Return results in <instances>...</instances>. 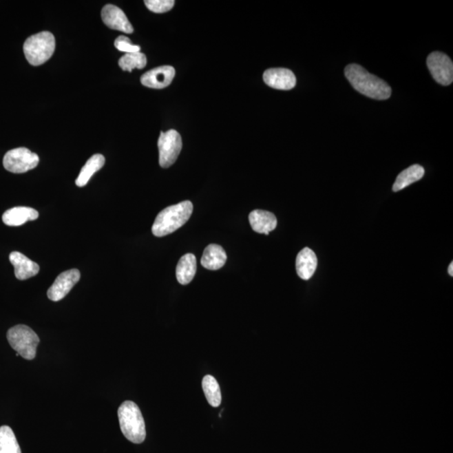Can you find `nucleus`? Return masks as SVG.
<instances>
[{"label":"nucleus","instance_id":"obj_1","mask_svg":"<svg viewBox=\"0 0 453 453\" xmlns=\"http://www.w3.org/2000/svg\"><path fill=\"white\" fill-rule=\"evenodd\" d=\"M345 76L359 93L376 101H386L391 96V87L385 81L370 74L358 64L345 68Z\"/></svg>","mask_w":453,"mask_h":453},{"label":"nucleus","instance_id":"obj_2","mask_svg":"<svg viewBox=\"0 0 453 453\" xmlns=\"http://www.w3.org/2000/svg\"><path fill=\"white\" fill-rule=\"evenodd\" d=\"M193 212L190 201H184L167 207L157 215L152 226V233L156 237H164L176 231L187 224Z\"/></svg>","mask_w":453,"mask_h":453},{"label":"nucleus","instance_id":"obj_3","mask_svg":"<svg viewBox=\"0 0 453 453\" xmlns=\"http://www.w3.org/2000/svg\"><path fill=\"white\" fill-rule=\"evenodd\" d=\"M122 433L133 443L140 444L147 437L143 416L133 401H125L118 410Z\"/></svg>","mask_w":453,"mask_h":453},{"label":"nucleus","instance_id":"obj_4","mask_svg":"<svg viewBox=\"0 0 453 453\" xmlns=\"http://www.w3.org/2000/svg\"><path fill=\"white\" fill-rule=\"evenodd\" d=\"M56 48L55 37L51 32H43L28 38L24 44V53L27 61L33 66L47 63Z\"/></svg>","mask_w":453,"mask_h":453},{"label":"nucleus","instance_id":"obj_5","mask_svg":"<svg viewBox=\"0 0 453 453\" xmlns=\"http://www.w3.org/2000/svg\"><path fill=\"white\" fill-rule=\"evenodd\" d=\"M7 339L22 358L32 360L36 357L40 339L32 328L25 325L14 326L8 331Z\"/></svg>","mask_w":453,"mask_h":453},{"label":"nucleus","instance_id":"obj_6","mask_svg":"<svg viewBox=\"0 0 453 453\" xmlns=\"http://www.w3.org/2000/svg\"><path fill=\"white\" fill-rule=\"evenodd\" d=\"M39 160L36 154L27 148L21 147L8 151L3 157V165L8 171L21 174L36 168Z\"/></svg>","mask_w":453,"mask_h":453},{"label":"nucleus","instance_id":"obj_7","mask_svg":"<svg viewBox=\"0 0 453 453\" xmlns=\"http://www.w3.org/2000/svg\"><path fill=\"white\" fill-rule=\"evenodd\" d=\"M159 163L162 168L172 166L178 160L182 149V140L175 129L161 132L158 140Z\"/></svg>","mask_w":453,"mask_h":453},{"label":"nucleus","instance_id":"obj_8","mask_svg":"<svg viewBox=\"0 0 453 453\" xmlns=\"http://www.w3.org/2000/svg\"><path fill=\"white\" fill-rule=\"evenodd\" d=\"M428 67L433 78L443 86H449L453 81V63L450 57L443 52H434L428 57Z\"/></svg>","mask_w":453,"mask_h":453},{"label":"nucleus","instance_id":"obj_9","mask_svg":"<svg viewBox=\"0 0 453 453\" xmlns=\"http://www.w3.org/2000/svg\"><path fill=\"white\" fill-rule=\"evenodd\" d=\"M81 273L76 268L63 272L57 276L55 282L49 288L48 297L52 302H59L70 293L79 282Z\"/></svg>","mask_w":453,"mask_h":453},{"label":"nucleus","instance_id":"obj_10","mask_svg":"<svg viewBox=\"0 0 453 453\" xmlns=\"http://www.w3.org/2000/svg\"><path fill=\"white\" fill-rule=\"evenodd\" d=\"M263 78L268 87L278 90H291L297 84L293 72L286 68H271L264 72Z\"/></svg>","mask_w":453,"mask_h":453},{"label":"nucleus","instance_id":"obj_11","mask_svg":"<svg viewBox=\"0 0 453 453\" xmlns=\"http://www.w3.org/2000/svg\"><path fill=\"white\" fill-rule=\"evenodd\" d=\"M176 74L175 68L162 66L152 69L141 76L140 82L144 86L156 89H162L171 83Z\"/></svg>","mask_w":453,"mask_h":453},{"label":"nucleus","instance_id":"obj_12","mask_svg":"<svg viewBox=\"0 0 453 453\" xmlns=\"http://www.w3.org/2000/svg\"><path fill=\"white\" fill-rule=\"evenodd\" d=\"M103 23L110 29L120 30L126 34L134 32V28L126 17L124 11L113 5H107L102 10Z\"/></svg>","mask_w":453,"mask_h":453},{"label":"nucleus","instance_id":"obj_13","mask_svg":"<svg viewBox=\"0 0 453 453\" xmlns=\"http://www.w3.org/2000/svg\"><path fill=\"white\" fill-rule=\"evenodd\" d=\"M10 263L14 268V275L18 280H25L36 276L40 271V266L23 253L14 251L10 255Z\"/></svg>","mask_w":453,"mask_h":453},{"label":"nucleus","instance_id":"obj_14","mask_svg":"<svg viewBox=\"0 0 453 453\" xmlns=\"http://www.w3.org/2000/svg\"><path fill=\"white\" fill-rule=\"evenodd\" d=\"M249 224L253 231L268 235L277 226L275 215L268 211L255 210L249 214Z\"/></svg>","mask_w":453,"mask_h":453},{"label":"nucleus","instance_id":"obj_15","mask_svg":"<svg viewBox=\"0 0 453 453\" xmlns=\"http://www.w3.org/2000/svg\"><path fill=\"white\" fill-rule=\"evenodd\" d=\"M39 218V213L32 207H17L7 210L3 214V224L7 226H18L29 221H34Z\"/></svg>","mask_w":453,"mask_h":453},{"label":"nucleus","instance_id":"obj_16","mask_svg":"<svg viewBox=\"0 0 453 453\" xmlns=\"http://www.w3.org/2000/svg\"><path fill=\"white\" fill-rule=\"evenodd\" d=\"M317 267V258L316 253L309 248L303 249L298 253L295 268H297L299 277L308 280L313 277Z\"/></svg>","mask_w":453,"mask_h":453},{"label":"nucleus","instance_id":"obj_17","mask_svg":"<svg viewBox=\"0 0 453 453\" xmlns=\"http://www.w3.org/2000/svg\"><path fill=\"white\" fill-rule=\"evenodd\" d=\"M226 253L220 245L209 244L207 246L202 257V266L207 270L217 271L224 266Z\"/></svg>","mask_w":453,"mask_h":453},{"label":"nucleus","instance_id":"obj_18","mask_svg":"<svg viewBox=\"0 0 453 453\" xmlns=\"http://www.w3.org/2000/svg\"><path fill=\"white\" fill-rule=\"evenodd\" d=\"M197 272V259L193 253H187L180 259L176 266V279L180 285H187L191 280H193L194 276Z\"/></svg>","mask_w":453,"mask_h":453},{"label":"nucleus","instance_id":"obj_19","mask_svg":"<svg viewBox=\"0 0 453 453\" xmlns=\"http://www.w3.org/2000/svg\"><path fill=\"white\" fill-rule=\"evenodd\" d=\"M105 164V158L101 154H96V155L92 156L81 170L80 174L76 180V185L79 187H85L92 176L96 172L101 170Z\"/></svg>","mask_w":453,"mask_h":453},{"label":"nucleus","instance_id":"obj_20","mask_svg":"<svg viewBox=\"0 0 453 453\" xmlns=\"http://www.w3.org/2000/svg\"><path fill=\"white\" fill-rule=\"evenodd\" d=\"M425 175L424 168L420 165H413V166L405 169L401 172L397 176V180L393 185V191H397L404 189V188L412 185V183L418 182Z\"/></svg>","mask_w":453,"mask_h":453},{"label":"nucleus","instance_id":"obj_21","mask_svg":"<svg viewBox=\"0 0 453 453\" xmlns=\"http://www.w3.org/2000/svg\"><path fill=\"white\" fill-rule=\"evenodd\" d=\"M202 389L207 402L213 407L221 405L222 394L217 379L212 375H206L202 379Z\"/></svg>","mask_w":453,"mask_h":453},{"label":"nucleus","instance_id":"obj_22","mask_svg":"<svg viewBox=\"0 0 453 453\" xmlns=\"http://www.w3.org/2000/svg\"><path fill=\"white\" fill-rule=\"evenodd\" d=\"M0 453H21L12 429L7 425L0 428Z\"/></svg>","mask_w":453,"mask_h":453},{"label":"nucleus","instance_id":"obj_23","mask_svg":"<svg viewBox=\"0 0 453 453\" xmlns=\"http://www.w3.org/2000/svg\"><path fill=\"white\" fill-rule=\"evenodd\" d=\"M147 56L141 52L126 53L118 61V65H120L122 70L129 72H131L134 68H145L147 66Z\"/></svg>","mask_w":453,"mask_h":453},{"label":"nucleus","instance_id":"obj_24","mask_svg":"<svg viewBox=\"0 0 453 453\" xmlns=\"http://www.w3.org/2000/svg\"><path fill=\"white\" fill-rule=\"evenodd\" d=\"M145 6L154 13H166L175 5L174 0H147Z\"/></svg>","mask_w":453,"mask_h":453},{"label":"nucleus","instance_id":"obj_25","mask_svg":"<svg viewBox=\"0 0 453 453\" xmlns=\"http://www.w3.org/2000/svg\"><path fill=\"white\" fill-rule=\"evenodd\" d=\"M114 45L118 51L123 52L134 53L140 52V45H133L129 38L124 36H118L117 39L115 40Z\"/></svg>","mask_w":453,"mask_h":453},{"label":"nucleus","instance_id":"obj_26","mask_svg":"<svg viewBox=\"0 0 453 453\" xmlns=\"http://www.w3.org/2000/svg\"><path fill=\"white\" fill-rule=\"evenodd\" d=\"M448 274L451 276H453V263L450 264V266L448 267Z\"/></svg>","mask_w":453,"mask_h":453}]
</instances>
